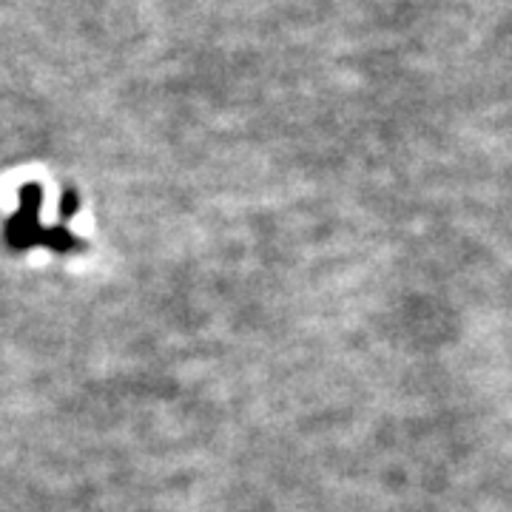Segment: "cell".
<instances>
[{
  "label": "cell",
  "instance_id": "6da1fadb",
  "mask_svg": "<svg viewBox=\"0 0 512 512\" xmlns=\"http://www.w3.org/2000/svg\"><path fill=\"white\" fill-rule=\"evenodd\" d=\"M37 211H40V188L37 185H23L20 188V211L3 228L6 242L15 251H26L32 245H49L57 254H69V251L83 248L80 237L69 234L66 228H40Z\"/></svg>",
  "mask_w": 512,
  "mask_h": 512
}]
</instances>
